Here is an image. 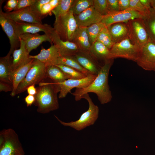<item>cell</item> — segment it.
Masks as SVG:
<instances>
[{
	"mask_svg": "<svg viewBox=\"0 0 155 155\" xmlns=\"http://www.w3.org/2000/svg\"><path fill=\"white\" fill-rule=\"evenodd\" d=\"M113 62L114 59L106 60L95 78L89 86L84 88H76L71 93L76 101L80 100L83 95L89 92L96 94L102 104L111 101L112 96L108 84V78L110 70Z\"/></svg>",
	"mask_w": 155,
	"mask_h": 155,
	"instance_id": "cell-1",
	"label": "cell"
},
{
	"mask_svg": "<svg viewBox=\"0 0 155 155\" xmlns=\"http://www.w3.org/2000/svg\"><path fill=\"white\" fill-rule=\"evenodd\" d=\"M38 84L33 104L37 107V111L45 114L57 109L59 104L57 94L60 92L59 85L51 80L50 82L42 81Z\"/></svg>",
	"mask_w": 155,
	"mask_h": 155,
	"instance_id": "cell-2",
	"label": "cell"
},
{
	"mask_svg": "<svg viewBox=\"0 0 155 155\" xmlns=\"http://www.w3.org/2000/svg\"><path fill=\"white\" fill-rule=\"evenodd\" d=\"M78 27L73 12L70 10L65 14L55 18L53 28L61 40L72 42Z\"/></svg>",
	"mask_w": 155,
	"mask_h": 155,
	"instance_id": "cell-3",
	"label": "cell"
},
{
	"mask_svg": "<svg viewBox=\"0 0 155 155\" xmlns=\"http://www.w3.org/2000/svg\"><path fill=\"white\" fill-rule=\"evenodd\" d=\"M82 98L85 99L88 102L89 105L88 109L81 115L78 119L74 121L65 122L55 115L61 124L65 126L70 127L79 131L94 124L98 117L99 108L93 102L88 93L83 95L81 97V99Z\"/></svg>",
	"mask_w": 155,
	"mask_h": 155,
	"instance_id": "cell-4",
	"label": "cell"
},
{
	"mask_svg": "<svg viewBox=\"0 0 155 155\" xmlns=\"http://www.w3.org/2000/svg\"><path fill=\"white\" fill-rule=\"evenodd\" d=\"M0 155H24L18 135L11 128L0 132Z\"/></svg>",
	"mask_w": 155,
	"mask_h": 155,
	"instance_id": "cell-5",
	"label": "cell"
},
{
	"mask_svg": "<svg viewBox=\"0 0 155 155\" xmlns=\"http://www.w3.org/2000/svg\"><path fill=\"white\" fill-rule=\"evenodd\" d=\"M46 67L43 63L34 59L26 77L18 85L16 91V94L24 92L30 86L39 84L46 79Z\"/></svg>",
	"mask_w": 155,
	"mask_h": 155,
	"instance_id": "cell-6",
	"label": "cell"
},
{
	"mask_svg": "<svg viewBox=\"0 0 155 155\" xmlns=\"http://www.w3.org/2000/svg\"><path fill=\"white\" fill-rule=\"evenodd\" d=\"M140 50V48L127 38L114 44L110 49L108 59L122 58L135 62Z\"/></svg>",
	"mask_w": 155,
	"mask_h": 155,
	"instance_id": "cell-7",
	"label": "cell"
},
{
	"mask_svg": "<svg viewBox=\"0 0 155 155\" xmlns=\"http://www.w3.org/2000/svg\"><path fill=\"white\" fill-rule=\"evenodd\" d=\"M129 29L128 38L132 42L140 49L149 38L144 20L138 18L127 22Z\"/></svg>",
	"mask_w": 155,
	"mask_h": 155,
	"instance_id": "cell-8",
	"label": "cell"
},
{
	"mask_svg": "<svg viewBox=\"0 0 155 155\" xmlns=\"http://www.w3.org/2000/svg\"><path fill=\"white\" fill-rule=\"evenodd\" d=\"M135 62L144 69L155 71V43L150 38L140 49Z\"/></svg>",
	"mask_w": 155,
	"mask_h": 155,
	"instance_id": "cell-9",
	"label": "cell"
},
{
	"mask_svg": "<svg viewBox=\"0 0 155 155\" xmlns=\"http://www.w3.org/2000/svg\"><path fill=\"white\" fill-rule=\"evenodd\" d=\"M3 1L2 0L0 1V24L9 39L10 48L7 55L11 56L13 51L20 46V41L11 20L7 16L6 13L2 10V5Z\"/></svg>",
	"mask_w": 155,
	"mask_h": 155,
	"instance_id": "cell-10",
	"label": "cell"
},
{
	"mask_svg": "<svg viewBox=\"0 0 155 155\" xmlns=\"http://www.w3.org/2000/svg\"><path fill=\"white\" fill-rule=\"evenodd\" d=\"M7 16L16 22L42 24V20L46 16L33 10L30 6L16 11L6 12Z\"/></svg>",
	"mask_w": 155,
	"mask_h": 155,
	"instance_id": "cell-11",
	"label": "cell"
},
{
	"mask_svg": "<svg viewBox=\"0 0 155 155\" xmlns=\"http://www.w3.org/2000/svg\"><path fill=\"white\" fill-rule=\"evenodd\" d=\"M144 17L143 14L129 8L124 11L109 12L108 14L103 16L101 22L107 27L114 23L127 22L135 18L143 19Z\"/></svg>",
	"mask_w": 155,
	"mask_h": 155,
	"instance_id": "cell-12",
	"label": "cell"
},
{
	"mask_svg": "<svg viewBox=\"0 0 155 155\" xmlns=\"http://www.w3.org/2000/svg\"><path fill=\"white\" fill-rule=\"evenodd\" d=\"M71 56L84 68L94 75L98 74L102 66L89 51L80 50L75 55Z\"/></svg>",
	"mask_w": 155,
	"mask_h": 155,
	"instance_id": "cell-13",
	"label": "cell"
},
{
	"mask_svg": "<svg viewBox=\"0 0 155 155\" xmlns=\"http://www.w3.org/2000/svg\"><path fill=\"white\" fill-rule=\"evenodd\" d=\"M96 75L91 74L86 77L78 79H68L57 84L60 88L59 98H65L74 88H82L89 86L94 80Z\"/></svg>",
	"mask_w": 155,
	"mask_h": 155,
	"instance_id": "cell-14",
	"label": "cell"
},
{
	"mask_svg": "<svg viewBox=\"0 0 155 155\" xmlns=\"http://www.w3.org/2000/svg\"><path fill=\"white\" fill-rule=\"evenodd\" d=\"M11 20L16 32L19 36L24 34H34L41 31L49 35L54 29L53 28L47 24L16 22Z\"/></svg>",
	"mask_w": 155,
	"mask_h": 155,
	"instance_id": "cell-15",
	"label": "cell"
},
{
	"mask_svg": "<svg viewBox=\"0 0 155 155\" xmlns=\"http://www.w3.org/2000/svg\"><path fill=\"white\" fill-rule=\"evenodd\" d=\"M49 36L52 44L53 43L57 48L60 56H72L80 50L78 46L74 43L61 40L54 28Z\"/></svg>",
	"mask_w": 155,
	"mask_h": 155,
	"instance_id": "cell-16",
	"label": "cell"
},
{
	"mask_svg": "<svg viewBox=\"0 0 155 155\" xmlns=\"http://www.w3.org/2000/svg\"><path fill=\"white\" fill-rule=\"evenodd\" d=\"M60 57L57 48L55 45L52 44L47 49L42 46L38 54L35 55H30L29 58L38 60L44 64L46 67L58 65Z\"/></svg>",
	"mask_w": 155,
	"mask_h": 155,
	"instance_id": "cell-17",
	"label": "cell"
},
{
	"mask_svg": "<svg viewBox=\"0 0 155 155\" xmlns=\"http://www.w3.org/2000/svg\"><path fill=\"white\" fill-rule=\"evenodd\" d=\"M74 17L79 27H87L101 22L103 16L97 12L92 6Z\"/></svg>",
	"mask_w": 155,
	"mask_h": 155,
	"instance_id": "cell-18",
	"label": "cell"
},
{
	"mask_svg": "<svg viewBox=\"0 0 155 155\" xmlns=\"http://www.w3.org/2000/svg\"><path fill=\"white\" fill-rule=\"evenodd\" d=\"M19 37L24 42L26 48L29 53L44 42L48 41L53 44L49 36L45 34L40 35L38 33H25L20 35Z\"/></svg>",
	"mask_w": 155,
	"mask_h": 155,
	"instance_id": "cell-19",
	"label": "cell"
},
{
	"mask_svg": "<svg viewBox=\"0 0 155 155\" xmlns=\"http://www.w3.org/2000/svg\"><path fill=\"white\" fill-rule=\"evenodd\" d=\"M20 48L15 50L12 54V66L13 72L20 67L28 63L32 59L29 58V53L26 48L24 42L20 38Z\"/></svg>",
	"mask_w": 155,
	"mask_h": 155,
	"instance_id": "cell-20",
	"label": "cell"
},
{
	"mask_svg": "<svg viewBox=\"0 0 155 155\" xmlns=\"http://www.w3.org/2000/svg\"><path fill=\"white\" fill-rule=\"evenodd\" d=\"M114 43L128 38L129 29L127 22H118L107 27Z\"/></svg>",
	"mask_w": 155,
	"mask_h": 155,
	"instance_id": "cell-21",
	"label": "cell"
},
{
	"mask_svg": "<svg viewBox=\"0 0 155 155\" xmlns=\"http://www.w3.org/2000/svg\"><path fill=\"white\" fill-rule=\"evenodd\" d=\"M11 56L7 55L0 58V82L12 85L13 71Z\"/></svg>",
	"mask_w": 155,
	"mask_h": 155,
	"instance_id": "cell-22",
	"label": "cell"
},
{
	"mask_svg": "<svg viewBox=\"0 0 155 155\" xmlns=\"http://www.w3.org/2000/svg\"><path fill=\"white\" fill-rule=\"evenodd\" d=\"M34 59L28 63L22 66L13 72L12 91L10 94L12 96L16 94L17 88L20 82L24 80L32 66Z\"/></svg>",
	"mask_w": 155,
	"mask_h": 155,
	"instance_id": "cell-23",
	"label": "cell"
},
{
	"mask_svg": "<svg viewBox=\"0 0 155 155\" xmlns=\"http://www.w3.org/2000/svg\"><path fill=\"white\" fill-rule=\"evenodd\" d=\"M71 42L75 44L80 50L89 51L91 45L86 31V27H79Z\"/></svg>",
	"mask_w": 155,
	"mask_h": 155,
	"instance_id": "cell-24",
	"label": "cell"
},
{
	"mask_svg": "<svg viewBox=\"0 0 155 155\" xmlns=\"http://www.w3.org/2000/svg\"><path fill=\"white\" fill-rule=\"evenodd\" d=\"M45 77L46 78L50 79L57 84L68 79L63 71L56 65L46 67Z\"/></svg>",
	"mask_w": 155,
	"mask_h": 155,
	"instance_id": "cell-25",
	"label": "cell"
},
{
	"mask_svg": "<svg viewBox=\"0 0 155 155\" xmlns=\"http://www.w3.org/2000/svg\"><path fill=\"white\" fill-rule=\"evenodd\" d=\"M89 51L99 61L108 59L110 49L101 42L96 41L91 44Z\"/></svg>",
	"mask_w": 155,
	"mask_h": 155,
	"instance_id": "cell-26",
	"label": "cell"
},
{
	"mask_svg": "<svg viewBox=\"0 0 155 155\" xmlns=\"http://www.w3.org/2000/svg\"><path fill=\"white\" fill-rule=\"evenodd\" d=\"M143 19L149 37L155 43V9L151 7Z\"/></svg>",
	"mask_w": 155,
	"mask_h": 155,
	"instance_id": "cell-27",
	"label": "cell"
},
{
	"mask_svg": "<svg viewBox=\"0 0 155 155\" xmlns=\"http://www.w3.org/2000/svg\"><path fill=\"white\" fill-rule=\"evenodd\" d=\"M58 65H65L71 67L86 76L91 74L85 69L71 56H60Z\"/></svg>",
	"mask_w": 155,
	"mask_h": 155,
	"instance_id": "cell-28",
	"label": "cell"
},
{
	"mask_svg": "<svg viewBox=\"0 0 155 155\" xmlns=\"http://www.w3.org/2000/svg\"><path fill=\"white\" fill-rule=\"evenodd\" d=\"M93 5V0H74L70 10L74 16L78 15Z\"/></svg>",
	"mask_w": 155,
	"mask_h": 155,
	"instance_id": "cell-29",
	"label": "cell"
},
{
	"mask_svg": "<svg viewBox=\"0 0 155 155\" xmlns=\"http://www.w3.org/2000/svg\"><path fill=\"white\" fill-rule=\"evenodd\" d=\"M74 0H60L58 5L52 11L55 18L63 16L69 11Z\"/></svg>",
	"mask_w": 155,
	"mask_h": 155,
	"instance_id": "cell-30",
	"label": "cell"
},
{
	"mask_svg": "<svg viewBox=\"0 0 155 155\" xmlns=\"http://www.w3.org/2000/svg\"><path fill=\"white\" fill-rule=\"evenodd\" d=\"M106 26L101 22L94 24L86 27V31L91 44L97 40L101 31Z\"/></svg>",
	"mask_w": 155,
	"mask_h": 155,
	"instance_id": "cell-31",
	"label": "cell"
},
{
	"mask_svg": "<svg viewBox=\"0 0 155 155\" xmlns=\"http://www.w3.org/2000/svg\"><path fill=\"white\" fill-rule=\"evenodd\" d=\"M56 65L63 71L68 79H80L87 76L84 74L68 66L61 65Z\"/></svg>",
	"mask_w": 155,
	"mask_h": 155,
	"instance_id": "cell-32",
	"label": "cell"
},
{
	"mask_svg": "<svg viewBox=\"0 0 155 155\" xmlns=\"http://www.w3.org/2000/svg\"><path fill=\"white\" fill-rule=\"evenodd\" d=\"M98 41L110 49L114 44L109 32L105 27L101 31L97 39Z\"/></svg>",
	"mask_w": 155,
	"mask_h": 155,
	"instance_id": "cell-33",
	"label": "cell"
},
{
	"mask_svg": "<svg viewBox=\"0 0 155 155\" xmlns=\"http://www.w3.org/2000/svg\"><path fill=\"white\" fill-rule=\"evenodd\" d=\"M93 6L97 12L103 16L109 13L108 9L106 0H93Z\"/></svg>",
	"mask_w": 155,
	"mask_h": 155,
	"instance_id": "cell-34",
	"label": "cell"
},
{
	"mask_svg": "<svg viewBox=\"0 0 155 155\" xmlns=\"http://www.w3.org/2000/svg\"><path fill=\"white\" fill-rule=\"evenodd\" d=\"M129 8L139 12L145 16L149 13L150 10L147 9L142 4L140 0H130Z\"/></svg>",
	"mask_w": 155,
	"mask_h": 155,
	"instance_id": "cell-35",
	"label": "cell"
},
{
	"mask_svg": "<svg viewBox=\"0 0 155 155\" xmlns=\"http://www.w3.org/2000/svg\"><path fill=\"white\" fill-rule=\"evenodd\" d=\"M36 0H18L16 7L14 11L30 6L34 4Z\"/></svg>",
	"mask_w": 155,
	"mask_h": 155,
	"instance_id": "cell-36",
	"label": "cell"
},
{
	"mask_svg": "<svg viewBox=\"0 0 155 155\" xmlns=\"http://www.w3.org/2000/svg\"><path fill=\"white\" fill-rule=\"evenodd\" d=\"M106 2L109 12L120 11L118 0H106Z\"/></svg>",
	"mask_w": 155,
	"mask_h": 155,
	"instance_id": "cell-37",
	"label": "cell"
},
{
	"mask_svg": "<svg viewBox=\"0 0 155 155\" xmlns=\"http://www.w3.org/2000/svg\"><path fill=\"white\" fill-rule=\"evenodd\" d=\"M18 0H8L6 3L4 7L5 11L7 12H11L12 10L14 11L17 5Z\"/></svg>",
	"mask_w": 155,
	"mask_h": 155,
	"instance_id": "cell-38",
	"label": "cell"
},
{
	"mask_svg": "<svg viewBox=\"0 0 155 155\" xmlns=\"http://www.w3.org/2000/svg\"><path fill=\"white\" fill-rule=\"evenodd\" d=\"M50 0H36L34 3L30 7L33 10L40 13V9L42 5L49 3Z\"/></svg>",
	"mask_w": 155,
	"mask_h": 155,
	"instance_id": "cell-39",
	"label": "cell"
},
{
	"mask_svg": "<svg viewBox=\"0 0 155 155\" xmlns=\"http://www.w3.org/2000/svg\"><path fill=\"white\" fill-rule=\"evenodd\" d=\"M53 9L49 2L42 5L40 9V13L46 16L48 15H51Z\"/></svg>",
	"mask_w": 155,
	"mask_h": 155,
	"instance_id": "cell-40",
	"label": "cell"
},
{
	"mask_svg": "<svg viewBox=\"0 0 155 155\" xmlns=\"http://www.w3.org/2000/svg\"><path fill=\"white\" fill-rule=\"evenodd\" d=\"M130 0H118L120 11H123L129 8Z\"/></svg>",
	"mask_w": 155,
	"mask_h": 155,
	"instance_id": "cell-41",
	"label": "cell"
},
{
	"mask_svg": "<svg viewBox=\"0 0 155 155\" xmlns=\"http://www.w3.org/2000/svg\"><path fill=\"white\" fill-rule=\"evenodd\" d=\"M12 85L4 82H0V91L7 92L12 91Z\"/></svg>",
	"mask_w": 155,
	"mask_h": 155,
	"instance_id": "cell-42",
	"label": "cell"
},
{
	"mask_svg": "<svg viewBox=\"0 0 155 155\" xmlns=\"http://www.w3.org/2000/svg\"><path fill=\"white\" fill-rule=\"evenodd\" d=\"M35 96L29 95L27 96L25 98V101L27 106H30L33 104L35 101Z\"/></svg>",
	"mask_w": 155,
	"mask_h": 155,
	"instance_id": "cell-43",
	"label": "cell"
},
{
	"mask_svg": "<svg viewBox=\"0 0 155 155\" xmlns=\"http://www.w3.org/2000/svg\"><path fill=\"white\" fill-rule=\"evenodd\" d=\"M34 85H31L27 88L26 90L28 94L35 96L36 94L37 89L35 87Z\"/></svg>",
	"mask_w": 155,
	"mask_h": 155,
	"instance_id": "cell-44",
	"label": "cell"
},
{
	"mask_svg": "<svg viewBox=\"0 0 155 155\" xmlns=\"http://www.w3.org/2000/svg\"><path fill=\"white\" fill-rule=\"evenodd\" d=\"M142 4L147 9L150 10L151 7L150 0H140Z\"/></svg>",
	"mask_w": 155,
	"mask_h": 155,
	"instance_id": "cell-45",
	"label": "cell"
},
{
	"mask_svg": "<svg viewBox=\"0 0 155 155\" xmlns=\"http://www.w3.org/2000/svg\"><path fill=\"white\" fill-rule=\"evenodd\" d=\"M60 1V0H51L49 3L53 9L58 5Z\"/></svg>",
	"mask_w": 155,
	"mask_h": 155,
	"instance_id": "cell-46",
	"label": "cell"
},
{
	"mask_svg": "<svg viewBox=\"0 0 155 155\" xmlns=\"http://www.w3.org/2000/svg\"><path fill=\"white\" fill-rule=\"evenodd\" d=\"M150 5L152 8L155 9V0H150Z\"/></svg>",
	"mask_w": 155,
	"mask_h": 155,
	"instance_id": "cell-47",
	"label": "cell"
}]
</instances>
